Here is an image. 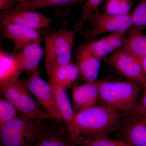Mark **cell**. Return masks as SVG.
I'll return each mask as SVG.
<instances>
[{"mask_svg": "<svg viewBox=\"0 0 146 146\" xmlns=\"http://www.w3.org/2000/svg\"><path fill=\"white\" fill-rule=\"evenodd\" d=\"M121 117L120 112L102 104L75 113L69 131L73 144L78 145L83 137L107 135L117 128Z\"/></svg>", "mask_w": 146, "mask_h": 146, "instance_id": "1", "label": "cell"}, {"mask_svg": "<svg viewBox=\"0 0 146 146\" xmlns=\"http://www.w3.org/2000/svg\"><path fill=\"white\" fill-rule=\"evenodd\" d=\"M101 104L119 112L142 115L138 96L143 87L136 82L98 81Z\"/></svg>", "mask_w": 146, "mask_h": 146, "instance_id": "2", "label": "cell"}, {"mask_svg": "<svg viewBox=\"0 0 146 146\" xmlns=\"http://www.w3.org/2000/svg\"><path fill=\"white\" fill-rule=\"evenodd\" d=\"M42 122L19 114L0 127V146H32L39 136Z\"/></svg>", "mask_w": 146, "mask_h": 146, "instance_id": "3", "label": "cell"}, {"mask_svg": "<svg viewBox=\"0 0 146 146\" xmlns=\"http://www.w3.org/2000/svg\"><path fill=\"white\" fill-rule=\"evenodd\" d=\"M77 32L65 27L45 36V67L49 75L56 68L71 62L72 53Z\"/></svg>", "mask_w": 146, "mask_h": 146, "instance_id": "4", "label": "cell"}, {"mask_svg": "<svg viewBox=\"0 0 146 146\" xmlns=\"http://www.w3.org/2000/svg\"><path fill=\"white\" fill-rule=\"evenodd\" d=\"M0 87L4 98L13 105L21 115L40 120L53 119L33 98L19 79Z\"/></svg>", "mask_w": 146, "mask_h": 146, "instance_id": "5", "label": "cell"}, {"mask_svg": "<svg viewBox=\"0 0 146 146\" xmlns=\"http://www.w3.org/2000/svg\"><path fill=\"white\" fill-rule=\"evenodd\" d=\"M21 81L53 119L63 120L51 86L39 76L38 72L30 75L28 78Z\"/></svg>", "mask_w": 146, "mask_h": 146, "instance_id": "6", "label": "cell"}, {"mask_svg": "<svg viewBox=\"0 0 146 146\" xmlns=\"http://www.w3.org/2000/svg\"><path fill=\"white\" fill-rule=\"evenodd\" d=\"M91 28L83 34L87 41L93 40L107 33L127 31L132 26L130 13L115 15L103 13L93 15Z\"/></svg>", "mask_w": 146, "mask_h": 146, "instance_id": "7", "label": "cell"}, {"mask_svg": "<svg viewBox=\"0 0 146 146\" xmlns=\"http://www.w3.org/2000/svg\"><path fill=\"white\" fill-rule=\"evenodd\" d=\"M106 61L126 77L143 86L146 83V75L140 59L123 47L108 58Z\"/></svg>", "mask_w": 146, "mask_h": 146, "instance_id": "8", "label": "cell"}, {"mask_svg": "<svg viewBox=\"0 0 146 146\" xmlns=\"http://www.w3.org/2000/svg\"><path fill=\"white\" fill-rule=\"evenodd\" d=\"M63 120H43L41 131L32 146H74L70 135Z\"/></svg>", "mask_w": 146, "mask_h": 146, "instance_id": "9", "label": "cell"}, {"mask_svg": "<svg viewBox=\"0 0 146 146\" xmlns=\"http://www.w3.org/2000/svg\"><path fill=\"white\" fill-rule=\"evenodd\" d=\"M1 31L5 38L13 42V53L32 42L41 40L40 31L19 25L1 23Z\"/></svg>", "mask_w": 146, "mask_h": 146, "instance_id": "10", "label": "cell"}, {"mask_svg": "<svg viewBox=\"0 0 146 146\" xmlns=\"http://www.w3.org/2000/svg\"><path fill=\"white\" fill-rule=\"evenodd\" d=\"M76 65L82 78L86 82L96 81L99 72L100 60L87 44L79 46L75 52Z\"/></svg>", "mask_w": 146, "mask_h": 146, "instance_id": "11", "label": "cell"}, {"mask_svg": "<svg viewBox=\"0 0 146 146\" xmlns=\"http://www.w3.org/2000/svg\"><path fill=\"white\" fill-rule=\"evenodd\" d=\"M1 23L15 24L40 31L50 26L52 21L42 13L31 10H25L1 16Z\"/></svg>", "mask_w": 146, "mask_h": 146, "instance_id": "12", "label": "cell"}, {"mask_svg": "<svg viewBox=\"0 0 146 146\" xmlns=\"http://www.w3.org/2000/svg\"><path fill=\"white\" fill-rule=\"evenodd\" d=\"M73 109L78 113L95 106L99 100L98 81L86 82L76 86L73 91Z\"/></svg>", "mask_w": 146, "mask_h": 146, "instance_id": "13", "label": "cell"}, {"mask_svg": "<svg viewBox=\"0 0 146 146\" xmlns=\"http://www.w3.org/2000/svg\"><path fill=\"white\" fill-rule=\"evenodd\" d=\"M13 53L20 61L24 72L29 76L38 72L39 64L44 55L40 41L32 42Z\"/></svg>", "mask_w": 146, "mask_h": 146, "instance_id": "14", "label": "cell"}, {"mask_svg": "<svg viewBox=\"0 0 146 146\" xmlns=\"http://www.w3.org/2000/svg\"><path fill=\"white\" fill-rule=\"evenodd\" d=\"M24 72L22 65L14 53L9 54L0 52V86L18 80Z\"/></svg>", "mask_w": 146, "mask_h": 146, "instance_id": "15", "label": "cell"}, {"mask_svg": "<svg viewBox=\"0 0 146 146\" xmlns=\"http://www.w3.org/2000/svg\"><path fill=\"white\" fill-rule=\"evenodd\" d=\"M79 75L77 66L71 61L56 68L48 75L50 78L49 83L51 86L65 90L75 82Z\"/></svg>", "mask_w": 146, "mask_h": 146, "instance_id": "16", "label": "cell"}, {"mask_svg": "<svg viewBox=\"0 0 146 146\" xmlns=\"http://www.w3.org/2000/svg\"><path fill=\"white\" fill-rule=\"evenodd\" d=\"M122 134L123 141L131 146H146V116H138L126 126Z\"/></svg>", "mask_w": 146, "mask_h": 146, "instance_id": "17", "label": "cell"}, {"mask_svg": "<svg viewBox=\"0 0 146 146\" xmlns=\"http://www.w3.org/2000/svg\"><path fill=\"white\" fill-rule=\"evenodd\" d=\"M83 0H25L20 2L14 8L4 11L1 16L7 15L25 10H32L47 7L59 6L72 4L78 3Z\"/></svg>", "mask_w": 146, "mask_h": 146, "instance_id": "18", "label": "cell"}, {"mask_svg": "<svg viewBox=\"0 0 146 146\" xmlns=\"http://www.w3.org/2000/svg\"><path fill=\"white\" fill-rule=\"evenodd\" d=\"M122 47L140 59L146 56V35L131 26L129 29L126 40Z\"/></svg>", "mask_w": 146, "mask_h": 146, "instance_id": "19", "label": "cell"}, {"mask_svg": "<svg viewBox=\"0 0 146 146\" xmlns=\"http://www.w3.org/2000/svg\"><path fill=\"white\" fill-rule=\"evenodd\" d=\"M51 87L54 92L58 108L62 119L69 131L72 126L75 113L68 94L65 89L55 86Z\"/></svg>", "mask_w": 146, "mask_h": 146, "instance_id": "20", "label": "cell"}, {"mask_svg": "<svg viewBox=\"0 0 146 146\" xmlns=\"http://www.w3.org/2000/svg\"><path fill=\"white\" fill-rule=\"evenodd\" d=\"M133 0H106L103 13L115 15H125L130 13Z\"/></svg>", "mask_w": 146, "mask_h": 146, "instance_id": "21", "label": "cell"}, {"mask_svg": "<svg viewBox=\"0 0 146 146\" xmlns=\"http://www.w3.org/2000/svg\"><path fill=\"white\" fill-rule=\"evenodd\" d=\"M80 146H131L124 141L114 140L107 135L85 136L81 138Z\"/></svg>", "mask_w": 146, "mask_h": 146, "instance_id": "22", "label": "cell"}, {"mask_svg": "<svg viewBox=\"0 0 146 146\" xmlns=\"http://www.w3.org/2000/svg\"><path fill=\"white\" fill-rule=\"evenodd\" d=\"M103 0H87L84 5L81 17L73 26L76 31H81L86 25Z\"/></svg>", "mask_w": 146, "mask_h": 146, "instance_id": "23", "label": "cell"}, {"mask_svg": "<svg viewBox=\"0 0 146 146\" xmlns=\"http://www.w3.org/2000/svg\"><path fill=\"white\" fill-rule=\"evenodd\" d=\"M131 16L132 26L140 31L146 27V0L138 3Z\"/></svg>", "mask_w": 146, "mask_h": 146, "instance_id": "24", "label": "cell"}, {"mask_svg": "<svg viewBox=\"0 0 146 146\" xmlns=\"http://www.w3.org/2000/svg\"><path fill=\"white\" fill-rule=\"evenodd\" d=\"M86 44L91 52L100 60L115 50L105 37L97 41L89 42Z\"/></svg>", "mask_w": 146, "mask_h": 146, "instance_id": "25", "label": "cell"}, {"mask_svg": "<svg viewBox=\"0 0 146 146\" xmlns=\"http://www.w3.org/2000/svg\"><path fill=\"white\" fill-rule=\"evenodd\" d=\"M13 105L5 99L0 100V127L12 121L19 115Z\"/></svg>", "mask_w": 146, "mask_h": 146, "instance_id": "26", "label": "cell"}, {"mask_svg": "<svg viewBox=\"0 0 146 146\" xmlns=\"http://www.w3.org/2000/svg\"><path fill=\"white\" fill-rule=\"evenodd\" d=\"M127 31H123L112 33L105 36L106 39L114 50L123 47L127 37Z\"/></svg>", "mask_w": 146, "mask_h": 146, "instance_id": "27", "label": "cell"}, {"mask_svg": "<svg viewBox=\"0 0 146 146\" xmlns=\"http://www.w3.org/2000/svg\"><path fill=\"white\" fill-rule=\"evenodd\" d=\"M143 86V91L139 105L142 115L146 117V82Z\"/></svg>", "mask_w": 146, "mask_h": 146, "instance_id": "28", "label": "cell"}, {"mask_svg": "<svg viewBox=\"0 0 146 146\" xmlns=\"http://www.w3.org/2000/svg\"><path fill=\"white\" fill-rule=\"evenodd\" d=\"M16 6L13 0H0L1 10H10L14 8Z\"/></svg>", "mask_w": 146, "mask_h": 146, "instance_id": "29", "label": "cell"}, {"mask_svg": "<svg viewBox=\"0 0 146 146\" xmlns=\"http://www.w3.org/2000/svg\"><path fill=\"white\" fill-rule=\"evenodd\" d=\"M140 60H141V64L142 65L143 70L145 74L146 75V56L142 58L141 59H140Z\"/></svg>", "mask_w": 146, "mask_h": 146, "instance_id": "30", "label": "cell"}, {"mask_svg": "<svg viewBox=\"0 0 146 146\" xmlns=\"http://www.w3.org/2000/svg\"><path fill=\"white\" fill-rule=\"evenodd\" d=\"M17 1H20V2H21L23 1H25V0H17Z\"/></svg>", "mask_w": 146, "mask_h": 146, "instance_id": "31", "label": "cell"}]
</instances>
